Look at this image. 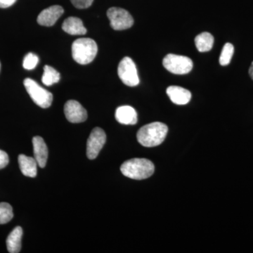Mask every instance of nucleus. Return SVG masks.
<instances>
[{"label": "nucleus", "instance_id": "11", "mask_svg": "<svg viewBox=\"0 0 253 253\" xmlns=\"http://www.w3.org/2000/svg\"><path fill=\"white\" fill-rule=\"evenodd\" d=\"M34 158L38 166L43 168L45 167L48 158V148L44 139L41 136H35L33 139Z\"/></svg>", "mask_w": 253, "mask_h": 253}, {"label": "nucleus", "instance_id": "12", "mask_svg": "<svg viewBox=\"0 0 253 253\" xmlns=\"http://www.w3.org/2000/svg\"><path fill=\"white\" fill-rule=\"evenodd\" d=\"M166 92L171 101L175 104H187L191 99V91L181 86H168Z\"/></svg>", "mask_w": 253, "mask_h": 253}, {"label": "nucleus", "instance_id": "24", "mask_svg": "<svg viewBox=\"0 0 253 253\" xmlns=\"http://www.w3.org/2000/svg\"><path fill=\"white\" fill-rule=\"evenodd\" d=\"M16 0H0V8H8L12 6Z\"/></svg>", "mask_w": 253, "mask_h": 253}, {"label": "nucleus", "instance_id": "18", "mask_svg": "<svg viewBox=\"0 0 253 253\" xmlns=\"http://www.w3.org/2000/svg\"><path fill=\"white\" fill-rule=\"evenodd\" d=\"M60 73L49 66H45L44 67V74L42 78V82L46 86H51L55 83H59L60 81Z\"/></svg>", "mask_w": 253, "mask_h": 253}, {"label": "nucleus", "instance_id": "21", "mask_svg": "<svg viewBox=\"0 0 253 253\" xmlns=\"http://www.w3.org/2000/svg\"><path fill=\"white\" fill-rule=\"evenodd\" d=\"M39 61V58L33 53H28L23 59V66L25 69L33 70L36 67Z\"/></svg>", "mask_w": 253, "mask_h": 253}, {"label": "nucleus", "instance_id": "5", "mask_svg": "<svg viewBox=\"0 0 253 253\" xmlns=\"http://www.w3.org/2000/svg\"><path fill=\"white\" fill-rule=\"evenodd\" d=\"M163 65L169 72L176 75L187 74L193 68V61L190 58L174 54L165 56Z\"/></svg>", "mask_w": 253, "mask_h": 253}, {"label": "nucleus", "instance_id": "17", "mask_svg": "<svg viewBox=\"0 0 253 253\" xmlns=\"http://www.w3.org/2000/svg\"><path fill=\"white\" fill-rule=\"evenodd\" d=\"M195 44L200 52H206L212 49L214 44V38L211 33L204 32L196 37Z\"/></svg>", "mask_w": 253, "mask_h": 253}, {"label": "nucleus", "instance_id": "6", "mask_svg": "<svg viewBox=\"0 0 253 253\" xmlns=\"http://www.w3.org/2000/svg\"><path fill=\"white\" fill-rule=\"evenodd\" d=\"M118 74L121 81L126 86H135L139 83L136 65L130 57H124L118 67Z\"/></svg>", "mask_w": 253, "mask_h": 253}, {"label": "nucleus", "instance_id": "14", "mask_svg": "<svg viewBox=\"0 0 253 253\" xmlns=\"http://www.w3.org/2000/svg\"><path fill=\"white\" fill-rule=\"evenodd\" d=\"M18 164L23 175L29 177H36L38 173V162L35 158L21 154L18 156Z\"/></svg>", "mask_w": 253, "mask_h": 253}, {"label": "nucleus", "instance_id": "13", "mask_svg": "<svg viewBox=\"0 0 253 253\" xmlns=\"http://www.w3.org/2000/svg\"><path fill=\"white\" fill-rule=\"evenodd\" d=\"M116 119L121 124L133 126L137 123V113L131 106H120L116 109Z\"/></svg>", "mask_w": 253, "mask_h": 253}, {"label": "nucleus", "instance_id": "26", "mask_svg": "<svg viewBox=\"0 0 253 253\" xmlns=\"http://www.w3.org/2000/svg\"><path fill=\"white\" fill-rule=\"evenodd\" d=\"M0 70H1V63H0Z\"/></svg>", "mask_w": 253, "mask_h": 253}, {"label": "nucleus", "instance_id": "9", "mask_svg": "<svg viewBox=\"0 0 253 253\" xmlns=\"http://www.w3.org/2000/svg\"><path fill=\"white\" fill-rule=\"evenodd\" d=\"M66 119L72 123L84 122L87 118V113L84 107L77 101L70 100L64 106Z\"/></svg>", "mask_w": 253, "mask_h": 253}, {"label": "nucleus", "instance_id": "3", "mask_svg": "<svg viewBox=\"0 0 253 253\" xmlns=\"http://www.w3.org/2000/svg\"><path fill=\"white\" fill-rule=\"evenodd\" d=\"M96 42L90 38H80L72 44V56L76 62L86 65L92 62L97 54Z\"/></svg>", "mask_w": 253, "mask_h": 253}, {"label": "nucleus", "instance_id": "4", "mask_svg": "<svg viewBox=\"0 0 253 253\" xmlns=\"http://www.w3.org/2000/svg\"><path fill=\"white\" fill-rule=\"evenodd\" d=\"M23 84L32 100L38 106L42 109H47L51 106L53 95L50 91L42 87L37 82L31 78L25 79Z\"/></svg>", "mask_w": 253, "mask_h": 253}, {"label": "nucleus", "instance_id": "1", "mask_svg": "<svg viewBox=\"0 0 253 253\" xmlns=\"http://www.w3.org/2000/svg\"><path fill=\"white\" fill-rule=\"evenodd\" d=\"M168 126L163 123L154 122L139 129L136 138L139 144L145 147H155L162 144L167 136Z\"/></svg>", "mask_w": 253, "mask_h": 253}, {"label": "nucleus", "instance_id": "8", "mask_svg": "<svg viewBox=\"0 0 253 253\" xmlns=\"http://www.w3.org/2000/svg\"><path fill=\"white\" fill-rule=\"evenodd\" d=\"M106 141V134L101 128L95 127L91 131L86 144V156L90 160L97 157Z\"/></svg>", "mask_w": 253, "mask_h": 253}, {"label": "nucleus", "instance_id": "25", "mask_svg": "<svg viewBox=\"0 0 253 253\" xmlns=\"http://www.w3.org/2000/svg\"><path fill=\"white\" fill-rule=\"evenodd\" d=\"M249 75L251 78L253 80V61L251 64V67L249 68Z\"/></svg>", "mask_w": 253, "mask_h": 253}, {"label": "nucleus", "instance_id": "2", "mask_svg": "<svg viewBox=\"0 0 253 253\" xmlns=\"http://www.w3.org/2000/svg\"><path fill=\"white\" fill-rule=\"evenodd\" d=\"M123 175L136 180L147 179L154 174V163L145 158H133L126 161L121 167Z\"/></svg>", "mask_w": 253, "mask_h": 253}, {"label": "nucleus", "instance_id": "23", "mask_svg": "<svg viewBox=\"0 0 253 253\" xmlns=\"http://www.w3.org/2000/svg\"><path fill=\"white\" fill-rule=\"evenodd\" d=\"M9 158L8 154L4 151L0 150V169H3L9 164Z\"/></svg>", "mask_w": 253, "mask_h": 253}, {"label": "nucleus", "instance_id": "19", "mask_svg": "<svg viewBox=\"0 0 253 253\" xmlns=\"http://www.w3.org/2000/svg\"><path fill=\"white\" fill-rule=\"evenodd\" d=\"M234 52V47L231 43H226L223 46L221 50L220 56H219V63L221 66H225L229 64L231 59H232L233 54Z\"/></svg>", "mask_w": 253, "mask_h": 253}, {"label": "nucleus", "instance_id": "20", "mask_svg": "<svg viewBox=\"0 0 253 253\" xmlns=\"http://www.w3.org/2000/svg\"><path fill=\"white\" fill-rule=\"evenodd\" d=\"M14 217L12 207L7 203L0 204V224H6Z\"/></svg>", "mask_w": 253, "mask_h": 253}, {"label": "nucleus", "instance_id": "16", "mask_svg": "<svg viewBox=\"0 0 253 253\" xmlns=\"http://www.w3.org/2000/svg\"><path fill=\"white\" fill-rule=\"evenodd\" d=\"M23 236V229L21 226H16L10 233L6 239V247L10 253H18L21 249V239Z\"/></svg>", "mask_w": 253, "mask_h": 253}, {"label": "nucleus", "instance_id": "10", "mask_svg": "<svg viewBox=\"0 0 253 253\" xmlns=\"http://www.w3.org/2000/svg\"><path fill=\"white\" fill-rule=\"evenodd\" d=\"M64 12L62 6L54 5L43 10L38 17V23L46 27L54 26Z\"/></svg>", "mask_w": 253, "mask_h": 253}, {"label": "nucleus", "instance_id": "22", "mask_svg": "<svg viewBox=\"0 0 253 253\" xmlns=\"http://www.w3.org/2000/svg\"><path fill=\"white\" fill-rule=\"evenodd\" d=\"M94 0H71V3L78 9H86L92 4Z\"/></svg>", "mask_w": 253, "mask_h": 253}, {"label": "nucleus", "instance_id": "15", "mask_svg": "<svg viewBox=\"0 0 253 253\" xmlns=\"http://www.w3.org/2000/svg\"><path fill=\"white\" fill-rule=\"evenodd\" d=\"M63 31L72 36H82L86 33V29L83 25V21L79 18L69 17L63 21Z\"/></svg>", "mask_w": 253, "mask_h": 253}, {"label": "nucleus", "instance_id": "7", "mask_svg": "<svg viewBox=\"0 0 253 253\" xmlns=\"http://www.w3.org/2000/svg\"><path fill=\"white\" fill-rule=\"evenodd\" d=\"M111 26L115 31H123L131 28L134 19L126 10L122 8L111 7L107 11Z\"/></svg>", "mask_w": 253, "mask_h": 253}]
</instances>
